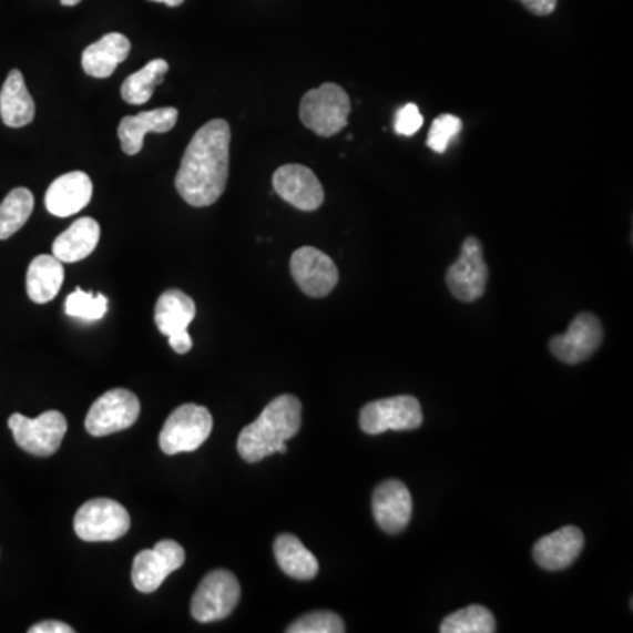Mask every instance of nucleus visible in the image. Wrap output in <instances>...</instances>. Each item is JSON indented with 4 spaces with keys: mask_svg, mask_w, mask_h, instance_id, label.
<instances>
[{
    "mask_svg": "<svg viewBox=\"0 0 633 633\" xmlns=\"http://www.w3.org/2000/svg\"><path fill=\"white\" fill-rule=\"evenodd\" d=\"M229 145L231 127L226 120H212L194 134L175 180L183 201L204 208L221 200L229 176Z\"/></svg>",
    "mask_w": 633,
    "mask_h": 633,
    "instance_id": "obj_1",
    "label": "nucleus"
},
{
    "mask_svg": "<svg viewBox=\"0 0 633 633\" xmlns=\"http://www.w3.org/2000/svg\"><path fill=\"white\" fill-rule=\"evenodd\" d=\"M302 401L293 395H282L269 401L257 421L245 426L238 437V452L247 463L287 452L285 442L302 428Z\"/></svg>",
    "mask_w": 633,
    "mask_h": 633,
    "instance_id": "obj_2",
    "label": "nucleus"
},
{
    "mask_svg": "<svg viewBox=\"0 0 633 633\" xmlns=\"http://www.w3.org/2000/svg\"><path fill=\"white\" fill-rule=\"evenodd\" d=\"M350 99L336 83H324L303 95L299 120L317 136L331 137L349 124Z\"/></svg>",
    "mask_w": 633,
    "mask_h": 633,
    "instance_id": "obj_3",
    "label": "nucleus"
},
{
    "mask_svg": "<svg viewBox=\"0 0 633 633\" xmlns=\"http://www.w3.org/2000/svg\"><path fill=\"white\" fill-rule=\"evenodd\" d=\"M213 430V417L208 408L187 404L176 408L167 417L159 437V446L167 456L192 452L200 449Z\"/></svg>",
    "mask_w": 633,
    "mask_h": 633,
    "instance_id": "obj_4",
    "label": "nucleus"
},
{
    "mask_svg": "<svg viewBox=\"0 0 633 633\" xmlns=\"http://www.w3.org/2000/svg\"><path fill=\"white\" fill-rule=\"evenodd\" d=\"M129 528L127 509L110 498L89 500L74 515V532L85 542H113L122 539Z\"/></svg>",
    "mask_w": 633,
    "mask_h": 633,
    "instance_id": "obj_5",
    "label": "nucleus"
},
{
    "mask_svg": "<svg viewBox=\"0 0 633 633\" xmlns=\"http://www.w3.org/2000/svg\"><path fill=\"white\" fill-rule=\"evenodd\" d=\"M8 425L18 447H22L23 451L39 456V458L55 455L68 431L64 414L57 412V410H48L35 419H29L22 414H13L9 417Z\"/></svg>",
    "mask_w": 633,
    "mask_h": 633,
    "instance_id": "obj_6",
    "label": "nucleus"
},
{
    "mask_svg": "<svg viewBox=\"0 0 633 633\" xmlns=\"http://www.w3.org/2000/svg\"><path fill=\"white\" fill-rule=\"evenodd\" d=\"M242 596L236 575L229 570H213L204 575L196 593L192 596L191 612L200 623L226 620Z\"/></svg>",
    "mask_w": 633,
    "mask_h": 633,
    "instance_id": "obj_7",
    "label": "nucleus"
},
{
    "mask_svg": "<svg viewBox=\"0 0 633 633\" xmlns=\"http://www.w3.org/2000/svg\"><path fill=\"white\" fill-rule=\"evenodd\" d=\"M359 425L368 435L417 430L422 425L421 404L414 396L371 401L363 408Z\"/></svg>",
    "mask_w": 633,
    "mask_h": 633,
    "instance_id": "obj_8",
    "label": "nucleus"
},
{
    "mask_svg": "<svg viewBox=\"0 0 633 633\" xmlns=\"http://www.w3.org/2000/svg\"><path fill=\"white\" fill-rule=\"evenodd\" d=\"M141 404L127 389H111L92 405L86 414L85 428L92 437H106L127 430L140 417Z\"/></svg>",
    "mask_w": 633,
    "mask_h": 633,
    "instance_id": "obj_9",
    "label": "nucleus"
},
{
    "mask_svg": "<svg viewBox=\"0 0 633 633\" xmlns=\"http://www.w3.org/2000/svg\"><path fill=\"white\" fill-rule=\"evenodd\" d=\"M488 275L482 243L476 236H470L464 239L458 261L447 269V285L456 299L473 303L484 296Z\"/></svg>",
    "mask_w": 633,
    "mask_h": 633,
    "instance_id": "obj_10",
    "label": "nucleus"
},
{
    "mask_svg": "<svg viewBox=\"0 0 633 633\" xmlns=\"http://www.w3.org/2000/svg\"><path fill=\"white\" fill-rule=\"evenodd\" d=\"M185 563V551L175 540H161L153 549H145L132 563V583L141 593H153L167 575Z\"/></svg>",
    "mask_w": 633,
    "mask_h": 633,
    "instance_id": "obj_11",
    "label": "nucleus"
},
{
    "mask_svg": "<svg viewBox=\"0 0 633 633\" xmlns=\"http://www.w3.org/2000/svg\"><path fill=\"white\" fill-rule=\"evenodd\" d=\"M196 317V303L178 289L161 294L155 305V324L159 331L170 338L171 349L176 354H187L192 349V338L187 328Z\"/></svg>",
    "mask_w": 633,
    "mask_h": 633,
    "instance_id": "obj_12",
    "label": "nucleus"
},
{
    "mask_svg": "<svg viewBox=\"0 0 633 633\" xmlns=\"http://www.w3.org/2000/svg\"><path fill=\"white\" fill-rule=\"evenodd\" d=\"M290 275L310 298H326L338 285V268L329 255L315 247H302L290 257Z\"/></svg>",
    "mask_w": 633,
    "mask_h": 633,
    "instance_id": "obj_13",
    "label": "nucleus"
},
{
    "mask_svg": "<svg viewBox=\"0 0 633 633\" xmlns=\"http://www.w3.org/2000/svg\"><path fill=\"white\" fill-rule=\"evenodd\" d=\"M604 340V329L599 317L584 312L579 314L563 335L554 336L551 340V353L566 365H579L586 361L599 350Z\"/></svg>",
    "mask_w": 633,
    "mask_h": 633,
    "instance_id": "obj_14",
    "label": "nucleus"
},
{
    "mask_svg": "<svg viewBox=\"0 0 633 633\" xmlns=\"http://www.w3.org/2000/svg\"><path fill=\"white\" fill-rule=\"evenodd\" d=\"M273 188L285 203L302 212H315L324 203V188L314 171L302 164H285L273 175Z\"/></svg>",
    "mask_w": 633,
    "mask_h": 633,
    "instance_id": "obj_15",
    "label": "nucleus"
},
{
    "mask_svg": "<svg viewBox=\"0 0 633 633\" xmlns=\"http://www.w3.org/2000/svg\"><path fill=\"white\" fill-rule=\"evenodd\" d=\"M412 494L404 482L396 481V479L377 486L371 497L375 521L379 523L384 532L391 533V535L404 532L408 527L412 519Z\"/></svg>",
    "mask_w": 633,
    "mask_h": 633,
    "instance_id": "obj_16",
    "label": "nucleus"
},
{
    "mask_svg": "<svg viewBox=\"0 0 633 633\" xmlns=\"http://www.w3.org/2000/svg\"><path fill=\"white\" fill-rule=\"evenodd\" d=\"M94 185L83 171H71L57 178L44 194V204L48 212L55 217H71L76 215L92 200Z\"/></svg>",
    "mask_w": 633,
    "mask_h": 633,
    "instance_id": "obj_17",
    "label": "nucleus"
},
{
    "mask_svg": "<svg viewBox=\"0 0 633 633\" xmlns=\"http://www.w3.org/2000/svg\"><path fill=\"white\" fill-rule=\"evenodd\" d=\"M584 549V535L578 527H563L537 540L533 558L549 572L569 569Z\"/></svg>",
    "mask_w": 633,
    "mask_h": 633,
    "instance_id": "obj_18",
    "label": "nucleus"
},
{
    "mask_svg": "<svg viewBox=\"0 0 633 633\" xmlns=\"http://www.w3.org/2000/svg\"><path fill=\"white\" fill-rule=\"evenodd\" d=\"M178 122V110L176 108H161V110L143 111L137 115L125 116L119 125V137L122 150L127 155H137L143 149L149 132L173 131Z\"/></svg>",
    "mask_w": 633,
    "mask_h": 633,
    "instance_id": "obj_19",
    "label": "nucleus"
},
{
    "mask_svg": "<svg viewBox=\"0 0 633 633\" xmlns=\"http://www.w3.org/2000/svg\"><path fill=\"white\" fill-rule=\"evenodd\" d=\"M129 53H131V41L124 34L111 32L83 51L81 65L89 76L102 80L115 73L116 68L127 59Z\"/></svg>",
    "mask_w": 633,
    "mask_h": 633,
    "instance_id": "obj_20",
    "label": "nucleus"
},
{
    "mask_svg": "<svg viewBox=\"0 0 633 633\" xmlns=\"http://www.w3.org/2000/svg\"><path fill=\"white\" fill-rule=\"evenodd\" d=\"M35 116L34 99L27 89L23 74L13 69L0 90V119L11 129L32 124Z\"/></svg>",
    "mask_w": 633,
    "mask_h": 633,
    "instance_id": "obj_21",
    "label": "nucleus"
},
{
    "mask_svg": "<svg viewBox=\"0 0 633 633\" xmlns=\"http://www.w3.org/2000/svg\"><path fill=\"white\" fill-rule=\"evenodd\" d=\"M101 227L90 217L78 218L73 226L60 234L53 243V255L62 263H78L98 247Z\"/></svg>",
    "mask_w": 633,
    "mask_h": 633,
    "instance_id": "obj_22",
    "label": "nucleus"
},
{
    "mask_svg": "<svg viewBox=\"0 0 633 633\" xmlns=\"http://www.w3.org/2000/svg\"><path fill=\"white\" fill-rule=\"evenodd\" d=\"M273 553L282 572L296 581H312L319 574V561L303 545L298 537L282 533L275 539Z\"/></svg>",
    "mask_w": 633,
    "mask_h": 633,
    "instance_id": "obj_23",
    "label": "nucleus"
},
{
    "mask_svg": "<svg viewBox=\"0 0 633 633\" xmlns=\"http://www.w3.org/2000/svg\"><path fill=\"white\" fill-rule=\"evenodd\" d=\"M64 284V263L55 255H38L27 272V294L38 305L57 298Z\"/></svg>",
    "mask_w": 633,
    "mask_h": 633,
    "instance_id": "obj_24",
    "label": "nucleus"
},
{
    "mask_svg": "<svg viewBox=\"0 0 633 633\" xmlns=\"http://www.w3.org/2000/svg\"><path fill=\"white\" fill-rule=\"evenodd\" d=\"M170 71V64L164 59H155L137 73L131 74L122 83V99L129 104L140 106L152 99L153 92L161 85Z\"/></svg>",
    "mask_w": 633,
    "mask_h": 633,
    "instance_id": "obj_25",
    "label": "nucleus"
},
{
    "mask_svg": "<svg viewBox=\"0 0 633 633\" xmlns=\"http://www.w3.org/2000/svg\"><path fill=\"white\" fill-rule=\"evenodd\" d=\"M34 210V196L25 187L9 192L0 203V239H8L25 226Z\"/></svg>",
    "mask_w": 633,
    "mask_h": 633,
    "instance_id": "obj_26",
    "label": "nucleus"
},
{
    "mask_svg": "<svg viewBox=\"0 0 633 633\" xmlns=\"http://www.w3.org/2000/svg\"><path fill=\"white\" fill-rule=\"evenodd\" d=\"M442 633H493L497 632V621L489 609L482 605H468L452 612L440 625Z\"/></svg>",
    "mask_w": 633,
    "mask_h": 633,
    "instance_id": "obj_27",
    "label": "nucleus"
},
{
    "mask_svg": "<svg viewBox=\"0 0 633 633\" xmlns=\"http://www.w3.org/2000/svg\"><path fill=\"white\" fill-rule=\"evenodd\" d=\"M108 298L102 294L85 293L78 287L65 299V314L81 320H99L106 315Z\"/></svg>",
    "mask_w": 633,
    "mask_h": 633,
    "instance_id": "obj_28",
    "label": "nucleus"
},
{
    "mask_svg": "<svg viewBox=\"0 0 633 633\" xmlns=\"http://www.w3.org/2000/svg\"><path fill=\"white\" fill-rule=\"evenodd\" d=\"M345 623L336 612L317 611L305 614L293 625L287 626V633H344Z\"/></svg>",
    "mask_w": 633,
    "mask_h": 633,
    "instance_id": "obj_29",
    "label": "nucleus"
},
{
    "mask_svg": "<svg viewBox=\"0 0 633 633\" xmlns=\"http://www.w3.org/2000/svg\"><path fill=\"white\" fill-rule=\"evenodd\" d=\"M461 129H463V124L458 116L449 115V113L437 116L431 124L430 134H428V146L435 153H446L451 141L459 136Z\"/></svg>",
    "mask_w": 633,
    "mask_h": 633,
    "instance_id": "obj_30",
    "label": "nucleus"
},
{
    "mask_svg": "<svg viewBox=\"0 0 633 633\" xmlns=\"http://www.w3.org/2000/svg\"><path fill=\"white\" fill-rule=\"evenodd\" d=\"M422 124H425V119H422L421 111L414 102H408L396 115L395 131L400 136H414L422 127Z\"/></svg>",
    "mask_w": 633,
    "mask_h": 633,
    "instance_id": "obj_31",
    "label": "nucleus"
},
{
    "mask_svg": "<svg viewBox=\"0 0 633 633\" xmlns=\"http://www.w3.org/2000/svg\"><path fill=\"white\" fill-rule=\"evenodd\" d=\"M535 17H548L557 9L558 0H519Z\"/></svg>",
    "mask_w": 633,
    "mask_h": 633,
    "instance_id": "obj_32",
    "label": "nucleus"
},
{
    "mask_svg": "<svg viewBox=\"0 0 633 633\" xmlns=\"http://www.w3.org/2000/svg\"><path fill=\"white\" fill-rule=\"evenodd\" d=\"M30 633H73V626L65 625L62 621L48 620L38 625L30 626Z\"/></svg>",
    "mask_w": 633,
    "mask_h": 633,
    "instance_id": "obj_33",
    "label": "nucleus"
},
{
    "mask_svg": "<svg viewBox=\"0 0 633 633\" xmlns=\"http://www.w3.org/2000/svg\"><path fill=\"white\" fill-rule=\"evenodd\" d=\"M150 2H161V4L170 6V8H178L185 0H150Z\"/></svg>",
    "mask_w": 633,
    "mask_h": 633,
    "instance_id": "obj_34",
    "label": "nucleus"
},
{
    "mask_svg": "<svg viewBox=\"0 0 633 633\" xmlns=\"http://www.w3.org/2000/svg\"><path fill=\"white\" fill-rule=\"evenodd\" d=\"M60 2H62V6H69V8H71V6L80 4L81 0H60Z\"/></svg>",
    "mask_w": 633,
    "mask_h": 633,
    "instance_id": "obj_35",
    "label": "nucleus"
}]
</instances>
